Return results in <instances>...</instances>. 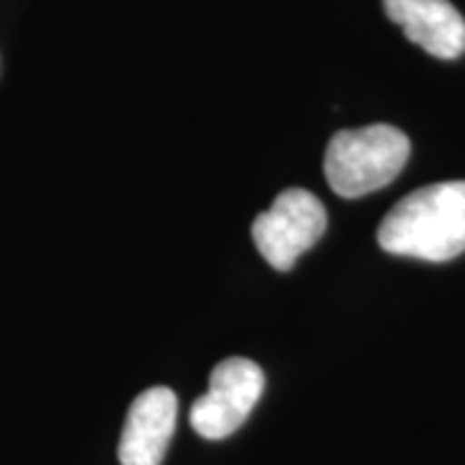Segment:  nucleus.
<instances>
[{"mask_svg": "<svg viewBox=\"0 0 465 465\" xmlns=\"http://www.w3.org/2000/svg\"><path fill=\"white\" fill-rule=\"evenodd\" d=\"M264 393V372L246 357H231L213 370L210 388L192 406V427L204 440H225L249 419Z\"/></svg>", "mask_w": 465, "mask_h": 465, "instance_id": "obj_4", "label": "nucleus"}, {"mask_svg": "<svg viewBox=\"0 0 465 465\" xmlns=\"http://www.w3.org/2000/svg\"><path fill=\"white\" fill-rule=\"evenodd\" d=\"M251 232L269 266L287 272L326 232V210L308 189H287L253 220Z\"/></svg>", "mask_w": 465, "mask_h": 465, "instance_id": "obj_3", "label": "nucleus"}, {"mask_svg": "<svg viewBox=\"0 0 465 465\" xmlns=\"http://www.w3.org/2000/svg\"><path fill=\"white\" fill-rule=\"evenodd\" d=\"M378 243L393 256L450 262L465 251V182L411 192L382 217Z\"/></svg>", "mask_w": 465, "mask_h": 465, "instance_id": "obj_1", "label": "nucleus"}, {"mask_svg": "<svg viewBox=\"0 0 465 465\" xmlns=\"http://www.w3.org/2000/svg\"><path fill=\"white\" fill-rule=\"evenodd\" d=\"M382 8L409 42L432 57L455 60L465 52V18L450 0H382Z\"/></svg>", "mask_w": 465, "mask_h": 465, "instance_id": "obj_6", "label": "nucleus"}, {"mask_svg": "<svg viewBox=\"0 0 465 465\" xmlns=\"http://www.w3.org/2000/svg\"><path fill=\"white\" fill-rule=\"evenodd\" d=\"M176 419H179V399L171 388L158 385L143 391L127 411V421L119 440V463H163L171 437L176 432Z\"/></svg>", "mask_w": 465, "mask_h": 465, "instance_id": "obj_5", "label": "nucleus"}, {"mask_svg": "<svg viewBox=\"0 0 465 465\" xmlns=\"http://www.w3.org/2000/svg\"><path fill=\"white\" fill-rule=\"evenodd\" d=\"M411 153L409 137L391 124L341 130L331 137L323 171L339 197L357 200L372 194L399 176Z\"/></svg>", "mask_w": 465, "mask_h": 465, "instance_id": "obj_2", "label": "nucleus"}]
</instances>
